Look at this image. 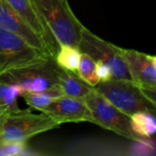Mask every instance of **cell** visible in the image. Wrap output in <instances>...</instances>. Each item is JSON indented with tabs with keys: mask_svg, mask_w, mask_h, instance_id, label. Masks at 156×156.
Returning <instances> with one entry per match:
<instances>
[{
	"mask_svg": "<svg viewBox=\"0 0 156 156\" xmlns=\"http://www.w3.org/2000/svg\"><path fill=\"white\" fill-rule=\"evenodd\" d=\"M94 88L113 106L129 117L138 112L155 113V94L143 90L133 81L111 80L100 82Z\"/></svg>",
	"mask_w": 156,
	"mask_h": 156,
	"instance_id": "obj_2",
	"label": "cell"
},
{
	"mask_svg": "<svg viewBox=\"0 0 156 156\" xmlns=\"http://www.w3.org/2000/svg\"><path fill=\"white\" fill-rule=\"evenodd\" d=\"M25 23L38 36L47 48L48 55L55 59L60 45L41 17L32 0H5Z\"/></svg>",
	"mask_w": 156,
	"mask_h": 156,
	"instance_id": "obj_9",
	"label": "cell"
},
{
	"mask_svg": "<svg viewBox=\"0 0 156 156\" xmlns=\"http://www.w3.org/2000/svg\"><path fill=\"white\" fill-rule=\"evenodd\" d=\"M61 123L66 122H92V114L88 108L85 100L66 95L56 98L48 106L39 111Z\"/></svg>",
	"mask_w": 156,
	"mask_h": 156,
	"instance_id": "obj_10",
	"label": "cell"
},
{
	"mask_svg": "<svg viewBox=\"0 0 156 156\" xmlns=\"http://www.w3.org/2000/svg\"><path fill=\"white\" fill-rule=\"evenodd\" d=\"M23 93L22 89L15 84L0 80V105L7 107L9 111L18 110L17 98Z\"/></svg>",
	"mask_w": 156,
	"mask_h": 156,
	"instance_id": "obj_17",
	"label": "cell"
},
{
	"mask_svg": "<svg viewBox=\"0 0 156 156\" xmlns=\"http://www.w3.org/2000/svg\"><path fill=\"white\" fill-rule=\"evenodd\" d=\"M58 86L63 95L84 99L92 90L93 87L82 80L77 72L61 69L58 74Z\"/></svg>",
	"mask_w": 156,
	"mask_h": 156,
	"instance_id": "obj_12",
	"label": "cell"
},
{
	"mask_svg": "<svg viewBox=\"0 0 156 156\" xmlns=\"http://www.w3.org/2000/svg\"><path fill=\"white\" fill-rule=\"evenodd\" d=\"M59 45L78 48L84 26L73 13L69 0H32Z\"/></svg>",
	"mask_w": 156,
	"mask_h": 156,
	"instance_id": "obj_1",
	"label": "cell"
},
{
	"mask_svg": "<svg viewBox=\"0 0 156 156\" xmlns=\"http://www.w3.org/2000/svg\"><path fill=\"white\" fill-rule=\"evenodd\" d=\"M84 100L92 114V123L97 124L103 129L112 131L131 141H143L132 131L130 117L113 106L106 98L99 93L94 87Z\"/></svg>",
	"mask_w": 156,
	"mask_h": 156,
	"instance_id": "obj_6",
	"label": "cell"
},
{
	"mask_svg": "<svg viewBox=\"0 0 156 156\" xmlns=\"http://www.w3.org/2000/svg\"><path fill=\"white\" fill-rule=\"evenodd\" d=\"M63 93L58 86L47 90L40 92H30L24 91L21 96L26 101V103L32 109L40 111L46 106H48L56 98L62 96Z\"/></svg>",
	"mask_w": 156,
	"mask_h": 156,
	"instance_id": "obj_14",
	"label": "cell"
},
{
	"mask_svg": "<svg viewBox=\"0 0 156 156\" xmlns=\"http://www.w3.org/2000/svg\"><path fill=\"white\" fill-rule=\"evenodd\" d=\"M77 74L91 87H95L100 83V80L96 74V61L86 53L80 52Z\"/></svg>",
	"mask_w": 156,
	"mask_h": 156,
	"instance_id": "obj_16",
	"label": "cell"
},
{
	"mask_svg": "<svg viewBox=\"0 0 156 156\" xmlns=\"http://www.w3.org/2000/svg\"><path fill=\"white\" fill-rule=\"evenodd\" d=\"M0 27L16 34L32 47L42 50L48 55L47 48L42 40L5 0H0Z\"/></svg>",
	"mask_w": 156,
	"mask_h": 156,
	"instance_id": "obj_11",
	"label": "cell"
},
{
	"mask_svg": "<svg viewBox=\"0 0 156 156\" xmlns=\"http://www.w3.org/2000/svg\"><path fill=\"white\" fill-rule=\"evenodd\" d=\"M133 82L143 90L156 91V57L134 49L120 48Z\"/></svg>",
	"mask_w": 156,
	"mask_h": 156,
	"instance_id": "obj_8",
	"label": "cell"
},
{
	"mask_svg": "<svg viewBox=\"0 0 156 156\" xmlns=\"http://www.w3.org/2000/svg\"><path fill=\"white\" fill-rule=\"evenodd\" d=\"M80 56V51L78 48L70 45H60L55 60L61 69L77 72Z\"/></svg>",
	"mask_w": 156,
	"mask_h": 156,
	"instance_id": "obj_15",
	"label": "cell"
},
{
	"mask_svg": "<svg viewBox=\"0 0 156 156\" xmlns=\"http://www.w3.org/2000/svg\"><path fill=\"white\" fill-rule=\"evenodd\" d=\"M96 74L100 80V82L109 81L112 80V72L108 66L101 61H96Z\"/></svg>",
	"mask_w": 156,
	"mask_h": 156,
	"instance_id": "obj_19",
	"label": "cell"
},
{
	"mask_svg": "<svg viewBox=\"0 0 156 156\" xmlns=\"http://www.w3.org/2000/svg\"><path fill=\"white\" fill-rule=\"evenodd\" d=\"M26 143L0 142V155H17L26 150Z\"/></svg>",
	"mask_w": 156,
	"mask_h": 156,
	"instance_id": "obj_18",
	"label": "cell"
},
{
	"mask_svg": "<svg viewBox=\"0 0 156 156\" xmlns=\"http://www.w3.org/2000/svg\"><path fill=\"white\" fill-rule=\"evenodd\" d=\"M78 48L80 52L90 56L95 61H101L108 66L112 80L133 81L127 65L120 52V47L105 41L84 27Z\"/></svg>",
	"mask_w": 156,
	"mask_h": 156,
	"instance_id": "obj_5",
	"label": "cell"
},
{
	"mask_svg": "<svg viewBox=\"0 0 156 156\" xmlns=\"http://www.w3.org/2000/svg\"><path fill=\"white\" fill-rule=\"evenodd\" d=\"M59 125L43 112L32 113L29 109L7 111L3 121L0 142L26 143L31 137L58 128Z\"/></svg>",
	"mask_w": 156,
	"mask_h": 156,
	"instance_id": "obj_4",
	"label": "cell"
},
{
	"mask_svg": "<svg viewBox=\"0 0 156 156\" xmlns=\"http://www.w3.org/2000/svg\"><path fill=\"white\" fill-rule=\"evenodd\" d=\"M7 111H9L7 109V107L3 106V105H0V134L2 133V125H3L4 117H5V112Z\"/></svg>",
	"mask_w": 156,
	"mask_h": 156,
	"instance_id": "obj_20",
	"label": "cell"
},
{
	"mask_svg": "<svg viewBox=\"0 0 156 156\" xmlns=\"http://www.w3.org/2000/svg\"><path fill=\"white\" fill-rule=\"evenodd\" d=\"M130 125L133 133L141 140L151 138L156 132L154 113L149 112H135L130 116Z\"/></svg>",
	"mask_w": 156,
	"mask_h": 156,
	"instance_id": "obj_13",
	"label": "cell"
},
{
	"mask_svg": "<svg viewBox=\"0 0 156 156\" xmlns=\"http://www.w3.org/2000/svg\"><path fill=\"white\" fill-rule=\"evenodd\" d=\"M48 57L50 56L32 47L21 37L0 27V74Z\"/></svg>",
	"mask_w": 156,
	"mask_h": 156,
	"instance_id": "obj_7",
	"label": "cell"
},
{
	"mask_svg": "<svg viewBox=\"0 0 156 156\" xmlns=\"http://www.w3.org/2000/svg\"><path fill=\"white\" fill-rule=\"evenodd\" d=\"M61 68L53 58L27 63L0 74V80L19 86L23 92H40L58 86Z\"/></svg>",
	"mask_w": 156,
	"mask_h": 156,
	"instance_id": "obj_3",
	"label": "cell"
}]
</instances>
